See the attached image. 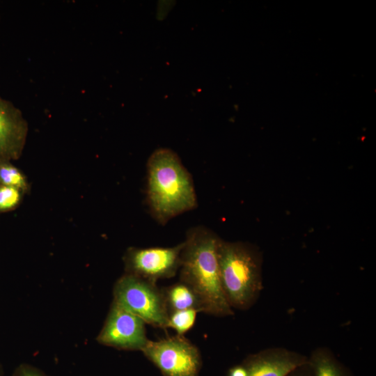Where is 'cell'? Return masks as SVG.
I'll return each mask as SVG.
<instances>
[{
	"mask_svg": "<svg viewBox=\"0 0 376 376\" xmlns=\"http://www.w3.org/2000/svg\"><path fill=\"white\" fill-rule=\"evenodd\" d=\"M219 239L204 226L191 228L182 242L180 281L198 295L203 312L217 317L233 315L224 293L219 276L218 246Z\"/></svg>",
	"mask_w": 376,
	"mask_h": 376,
	"instance_id": "1",
	"label": "cell"
},
{
	"mask_svg": "<svg viewBox=\"0 0 376 376\" xmlns=\"http://www.w3.org/2000/svg\"><path fill=\"white\" fill-rule=\"evenodd\" d=\"M146 201L152 216L163 225L197 206L192 177L169 148H158L148 158Z\"/></svg>",
	"mask_w": 376,
	"mask_h": 376,
	"instance_id": "2",
	"label": "cell"
},
{
	"mask_svg": "<svg viewBox=\"0 0 376 376\" xmlns=\"http://www.w3.org/2000/svg\"><path fill=\"white\" fill-rule=\"evenodd\" d=\"M218 260L221 284L228 304L232 308L248 309L263 288L256 253L244 244L221 240Z\"/></svg>",
	"mask_w": 376,
	"mask_h": 376,
	"instance_id": "3",
	"label": "cell"
},
{
	"mask_svg": "<svg viewBox=\"0 0 376 376\" xmlns=\"http://www.w3.org/2000/svg\"><path fill=\"white\" fill-rule=\"evenodd\" d=\"M113 301L146 324L166 329L169 311L162 289L155 283L125 273L114 283Z\"/></svg>",
	"mask_w": 376,
	"mask_h": 376,
	"instance_id": "4",
	"label": "cell"
},
{
	"mask_svg": "<svg viewBox=\"0 0 376 376\" xmlns=\"http://www.w3.org/2000/svg\"><path fill=\"white\" fill-rule=\"evenodd\" d=\"M141 352L163 376H199L202 367L200 350L183 335L149 340Z\"/></svg>",
	"mask_w": 376,
	"mask_h": 376,
	"instance_id": "5",
	"label": "cell"
},
{
	"mask_svg": "<svg viewBox=\"0 0 376 376\" xmlns=\"http://www.w3.org/2000/svg\"><path fill=\"white\" fill-rule=\"evenodd\" d=\"M183 243L171 247H130L123 256L125 271L149 281L173 277L180 266Z\"/></svg>",
	"mask_w": 376,
	"mask_h": 376,
	"instance_id": "6",
	"label": "cell"
},
{
	"mask_svg": "<svg viewBox=\"0 0 376 376\" xmlns=\"http://www.w3.org/2000/svg\"><path fill=\"white\" fill-rule=\"evenodd\" d=\"M96 340L118 350L141 352L149 339L145 322L112 301Z\"/></svg>",
	"mask_w": 376,
	"mask_h": 376,
	"instance_id": "7",
	"label": "cell"
},
{
	"mask_svg": "<svg viewBox=\"0 0 376 376\" xmlns=\"http://www.w3.org/2000/svg\"><path fill=\"white\" fill-rule=\"evenodd\" d=\"M308 363V357L281 347L268 348L249 355L242 363L248 376H288Z\"/></svg>",
	"mask_w": 376,
	"mask_h": 376,
	"instance_id": "8",
	"label": "cell"
},
{
	"mask_svg": "<svg viewBox=\"0 0 376 376\" xmlns=\"http://www.w3.org/2000/svg\"><path fill=\"white\" fill-rule=\"evenodd\" d=\"M27 131V123L20 111L0 97V163L20 157Z\"/></svg>",
	"mask_w": 376,
	"mask_h": 376,
	"instance_id": "9",
	"label": "cell"
},
{
	"mask_svg": "<svg viewBox=\"0 0 376 376\" xmlns=\"http://www.w3.org/2000/svg\"><path fill=\"white\" fill-rule=\"evenodd\" d=\"M162 290L169 313L188 309L195 310L198 313L203 312L201 299L185 283L179 281Z\"/></svg>",
	"mask_w": 376,
	"mask_h": 376,
	"instance_id": "10",
	"label": "cell"
},
{
	"mask_svg": "<svg viewBox=\"0 0 376 376\" xmlns=\"http://www.w3.org/2000/svg\"><path fill=\"white\" fill-rule=\"evenodd\" d=\"M308 366L312 376H351L331 351L324 347H318L312 352Z\"/></svg>",
	"mask_w": 376,
	"mask_h": 376,
	"instance_id": "11",
	"label": "cell"
},
{
	"mask_svg": "<svg viewBox=\"0 0 376 376\" xmlns=\"http://www.w3.org/2000/svg\"><path fill=\"white\" fill-rule=\"evenodd\" d=\"M0 185L15 187L24 193L29 189L25 175L10 162L0 163Z\"/></svg>",
	"mask_w": 376,
	"mask_h": 376,
	"instance_id": "12",
	"label": "cell"
},
{
	"mask_svg": "<svg viewBox=\"0 0 376 376\" xmlns=\"http://www.w3.org/2000/svg\"><path fill=\"white\" fill-rule=\"evenodd\" d=\"M197 313L192 309L169 313L167 328L173 329L178 335H184L194 325Z\"/></svg>",
	"mask_w": 376,
	"mask_h": 376,
	"instance_id": "13",
	"label": "cell"
},
{
	"mask_svg": "<svg viewBox=\"0 0 376 376\" xmlns=\"http://www.w3.org/2000/svg\"><path fill=\"white\" fill-rule=\"evenodd\" d=\"M24 194L15 187L0 185V212H9L17 207Z\"/></svg>",
	"mask_w": 376,
	"mask_h": 376,
	"instance_id": "14",
	"label": "cell"
},
{
	"mask_svg": "<svg viewBox=\"0 0 376 376\" xmlns=\"http://www.w3.org/2000/svg\"><path fill=\"white\" fill-rule=\"evenodd\" d=\"M12 376H48L39 368L29 364L21 363L14 370Z\"/></svg>",
	"mask_w": 376,
	"mask_h": 376,
	"instance_id": "15",
	"label": "cell"
},
{
	"mask_svg": "<svg viewBox=\"0 0 376 376\" xmlns=\"http://www.w3.org/2000/svg\"><path fill=\"white\" fill-rule=\"evenodd\" d=\"M288 376H312V375L308 363L296 368Z\"/></svg>",
	"mask_w": 376,
	"mask_h": 376,
	"instance_id": "16",
	"label": "cell"
},
{
	"mask_svg": "<svg viewBox=\"0 0 376 376\" xmlns=\"http://www.w3.org/2000/svg\"><path fill=\"white\" fill-rule=\"evenodd\" d=\"M228 376H248L245 367L241 363L230 368Z\"/></svg>",
	"mask_w": 376,
	"mask_h": 376,
	"instance_id": "17",
	"label": "cell"
},
{
	"mask_svg": "<svg viewBox=\"0 0 376 376\" xmlns=\"http://www.w3.org/2000/svg\"><path fill=\"white\" fill-rule=\"evenodd\" d=\"M3 375H4L3 369L2 366L0 363V376H3Z\"/></svg>",
	"mask_w": 376,
	"mask_h": 376,
	"instance_id": "18",
	"label": "cell"
}]
</instances>
